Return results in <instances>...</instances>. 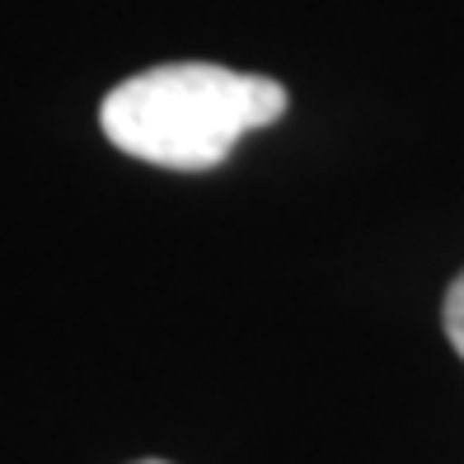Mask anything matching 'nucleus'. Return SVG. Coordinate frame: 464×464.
<instances>
[{
    "label": "nucleus",
    "instance_id": "1",
    "mask_svg": "<svg viewBox=\"0 0 464 464\" xmlns=\"http://www.w3.org/2000/svg\"><path fill=\"white\" fill-rule=\"evenodd\" d=\"M286 90L211 62L150 66L103 99V136L160 169H216L244 131L277 122Z\"/></svg>",
    "mask_w": 464,
    "mask_h": 464
},
{
    "label": "nucleus",
    "instance_id": "2",
    "mask_svg": "<svg viewBox=\"0 0 464 464\" xmlns=\"http://www.w3.org/2000/svg\"><path fill=\"white\" fill-rule=\"evenodd\" d=\"M446 338H450V347L464 357V272L455 277V286L446 291Z\"/></svg>",
    "mask_w": 464,
    "mask_h": 464
},
{
    "label": "nucleus",
    "instance_id": "3",
    "mask_svg": "<svg viewBox=\"0 0 464 464\" xmlns=\"http://www.w3.org/2000/svg\"><path fill=\"white\" fill-rule=\"evenodd\" d=\"M136 464H169V459H136Z\"/></svg>",
    "mask_w": 464,
    "mask_h": 464
}]
</instances>
